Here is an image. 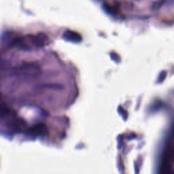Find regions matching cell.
Listing matches in <instances>:
<instances>
[{
  "label": "cell",
  "mask_w": 174,
  "mask_h": 174,
  "mask_svg": "<svg viewBox=\"0 0 174 174\" xmlns=\"http://www.w3.org/2000/svg\"><path fill=\"white\" fill-rule=\"evenodd\" d=\"M63 38L66 41L73 43H80L82 41V36L80 33L72 30H66L63 33Z\"/></svg>",
  "instance_id": "obj_1"
}]
</instances>
